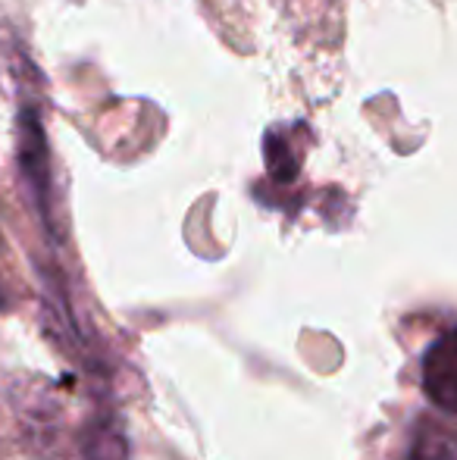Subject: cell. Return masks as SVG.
I'll use <instances>...</instances> for the list:
<instances>
[{
	"label": "cell",
	"mask_w": 457,
	"mask_h": 460,
	"mask_svg": "<svg viewBox=\"0 0 457 460\" xmlns=\"http://www.w3.org/2000/svg\"><path fill=\"white\" fill-rule=\"evenodd\" d=\"M85 457L88 460H128L126 438L110 423H98L85 436Z\"/></svg>",
	"instance_id": "cell-4"
},
{
	"label": "cell",
	"mask_w": 457,
	"mask_h": 460,
	"mask_svg": "<svg viewBox=\"0 0 457 460\" xmlns=\"http://www.w3.org/2000/svg\"><path fill=\"white\" fill-rule=\"evenodd\" d=\"M423 388L439 411L457 417V326L429 345L423 358Z\"/></svg>",
	"instance_id": "cell-2"
},
{
	"label": "cell",
	"mask_w": 457,
	"mask_h": 460,
	"mask_svg": "<svg viewBox=\"0 0 457 460\" xmlns=\"http://www.w3.org/2000/svg\"><path fill=\"white\" fill-rule=\"evenodd\" d=\"M16 166L25 198L38 210L44 223H50V188H54V166H50V145L44 132L41 113L35 101H22L16 116Z\"/></svg>",
	"instance_id": "cell-1"
},
{
	"label": "cell",
	"mask_w": 457,
	"mask_h": 460,
	"mask_svg": "<svg viewBox=\"0 0 457 460\" xmlns=\"http://www.w3.org/2000/svg\"><path fill=\"white\" fill-rule=\"evenodd\" d=\"M404 460H457V436L433 420H420L410 436V448Z\"/></svg>",
	"instance_id": "cell-3"
}]
</instances>
